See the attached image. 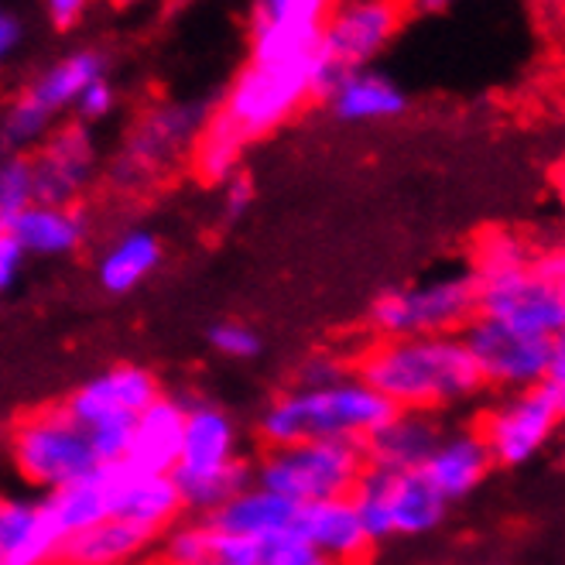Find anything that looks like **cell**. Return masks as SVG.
<instances>
[{"label": "cell", "mask_w": 565, "mask_h": 565, "mask_svg": "<svg viewBox=\"0 0 565 565\" xmlns=\"http://www.w3.org/2000/svg\"><path fill=\"white\" fill-rule=\"evenodd\" d=\"M360 521L367 527L371 542L387 539H422L431 535L449 514V504L439 497L418 470H371L360 477L356 490L350 493Z\"/></svg>", "instance_id": "ba28073f"}, {"label": "cell", "mask_w": 565, "mask_h": 565, "mask_svg": "<svg viewBox=\"0 0 565 565\" xmlns=\"http://www.w3.org/2000/svg\"><path fill=\"white\" fill-rule=\"evenodd\" d=\"M130 425H135V422H107V425L86 428L96 467H120V462H127V452H130Z\"/></svg>", "instance_id": "d590c367"}, {"label": "cell", "mask_w": 565, "mask_h": 565, "mask_svg": "<svg viewBox=\"0 0 565 565\" xmlns=\"http://www.w3.org/2000/svg\"><path fill=\"white\" fill-rule=\"evenodd\" d=\"M8 234L18 241L24 257H70L86 241V216L76 206L31 203L14 216Z\"/></svg>", "instance_id": "cb8c5ba5"}, {"label": "cell", "mask_w": 565, "mask_h": 565, "mask_svg": "<svg viewBox=\"0 0 565 565\" xmlns=\"http://www.w3.org/2000/svg\"><path fill=\"white\" fill-rule=\"evenodd\" d=\"M158 535L124 518H107L79 535L65 539L58 565H135L148 555Z\"/></svg>", "instance_id": "d4e9b609"}, {"label": "cell", "mask_w": 565, "mask_h": 565, "mask_svg": "<svg viewBox=\"0 0 565 565\" xmlns=\"http://www.w3.org/2000/svg\"><path fill=\"white\" fill-rule=\"evenodd\" d=\"M206 124V110L195 104H164L148 110L135 127L114 161V182L138 189L161 172H169L185 158Z\"/></svg>", "instance_id": "8fae6325"}, {"label": "cell", "mask_w": 565, "mask_h": 565, "mask_svg": "<svg viewBox=\"0 0 565 565\" xmlns=\"http://www.w3.org/2000/svg\"><path fill=\"white\" fill-rule=\"evenodd\" d=\"M295 531L319 555L340 562V565H360L374 548L367 527H363V521H360V511L353 508L350 497L298 508Z\"/></svg>", "instance_id": "d6986e66"}, {"label": "cell", "mask_w": 565, "mask_h": 565, "mask_svg": "<svg viewBox=\"0 0 565 565\" xmlns=\"http://www.w3.org/2000/svg\"><path fill=\"white\" fill-rule=\"evenodd\" d=\"M179 497H182V511H192L199 518H210L216 508H223L230 497L241 493L247 483H254L250 477V462L241 456L237 462L220 470H203V473H189V470H175L172 473Z\"/></svg>", "instance_id": "f546056e"}, {"label": "cell", "mask_w": 565, "mask_h": 565, "mask_svg": "<svg viewBox=\"0 0 565 565\" xmlns=\"http://www.w3.org/2000/svg\"><path fill=\"white\" fill-rule=\"evenodd\" d=\"M443 425L436 415L418 412H391L367 439H363V456H367L371 470H418L431 446L439 443Z\"/></svg>", "instance_id": "ffe728a7"}, {"label": "cell", "mask_w": 565, "mask_h": 565, "mask_svg": "<svg viewBox=\"0 0 565 565\" xmlns=\"http://www.w3.org/2000/svg\"><path fill=\"white\" fill-rule=\"evenodd\" d=\"M161 394L164 391L158 377L141 363H114V367L83 381L62 408L83 428H93L107 422H135Z\"/></svg>", "instance_id": "5bb4252c"}, {"label": "cell", "mask_w": 565, "mask_h": 565, "mask_svg": "<svg viewBox=\"0 0 565 565\" xmlns=\"http://www.w3.org/2000/svg\"><path fill=\"white\" fill-rule=\"evenodd\" d=\"M161 558L164 565H210L216 531L206 518L175 521L161 531Z\"/></svg>", "instance_id": "4dcf8cb0"}, {"label": "cell", "mask_w": 565, "mask_h": 565, "mask_svg": "<svg viewBox=\"0 0 565 565\" xmlns=\"http://www.w3.org/2000/svg\"><path fill=\"white\" fill-rule=\"evenodd\" d=\"M52 124H55V117L39 104V99L21 93L8 107L4 120H0V141H4L8 151L18 154L31 145H42L52 135Z\"/></svg>", "instance_id": "1f68e13d"}, {"label": "cell", "mask_w": 565, "mask_h": 565, "mask_svg": "<svg viewBox=\"0 0 565 565\" xmlns=\"http://www.w3.org/2000/svg\"><path fill=\"white\" fill-rule=\"evenodd\" d=\"M179 514H182V497L172 473H141L124 462L114 518L138 524L151 531V535H161L164 527L179 521Z\"/></svg>", "instance_id": "484cf974"}, {"label": "cell", "mask_w": 565, "mask_h": 565, "mask_svg": "<svg viewBox=\"0 0 565 565\" xmlns=\"http://www.w3.org/2000/svg\"><path fill=\"white\" fill-rule=\"evenodd\" d=\"M363 473H367L363 446L343 439L275 446L264 449L257 462H250L254 483L285 497L295 508L350 497Z\"/></svg>", "instance_id": "277c9868"}, {"label": "cell", "mask_w": 565, "mask_h": 565, "mask_svg": "<svg viewBox=\"0 0 565 565\" xmlns=\"http://www.w3.org/2000/svg\"><path fill=\"white\" fill-rule=\"evenodd\" d=\"M394 408L356 374L322 387H291L264 405L257 436L264 449L298 443H363Z\"/></svg>", "instance_id": "7a4b0ae2"}, {"label": "cell", "mask_w": 565, "mask_h": 565, "mask_svg": "<svg viewBox=\"0 0 565 565\" xmlns=\"http://www.w3.org/2000/svg\"><path fill=\"white\" fill-rule=\"evenodd\" d=\"M257 555H260V542L237 539V535H220L216 531L210 565H257Z\"/></svg>", "instance_id": "f35d334b"}, {"label": "cell", "mask_w": 565, "mask_h": 565, "mask_svg": "<svg viewBox=\"0 0 565 565\" xmlns=\"http://www.w3.org/2000/svg\"><path fill=\"white\" fill-rule=\"evenodd\" d=\"M120 470H124V462L120 467H96L86 477L42 497L62 539H73V535H79V531L114 518Z\"/></svg>", "instance_id": "7402d4cb"}, {"label": "cell", "mask_w": 565, "mask_h": 565, "mask_svg": "<svg viewBox=\"0 0 565 565\" xmlns=\"http://www.w3.org/2000/svg\"><path fill=\"white\" fill-rule=\"evenodd\" d=\"M210 347L223 356V360H254L260 356L264 343L257 337V329L247 326V322H237V319H223L210 329Z\"/></svg>", "instance_id": "836d02e7"}, {"label": "cell", "mask_w": 565, "mask_h": 565, "mask_svg": "<svg viewBox=\"0 0 565 565\" xmlns=\"http://www.w3.org/2000/svg\"><path fill=\"white\" fill-rule=\"evenodd\" d=\"M353 374L367 381L394 412L418 415L452 412L483 391L462 337L374 340L356 356Z\"/></svg>", "instance_id": "6da1fadb"}, {"label": "cell", "mask_w": 565, "mask_h": 565, "mask_svg": "<svg viewBox=\"0 0 565 565\" xmlns=\"http://www.w3.org/2000/svg\"><path fill=\"white\" fill-rule=\"evenodd\" d=\"M31 161V189L39 203L76 206V199L89 189L96 175V145L86 124H65L49 135Z\"/></svg>", "instance_id": "9a60e30c"}, {"label": "cell", "mask_w": 565, "mask_h": 565, "mask_svg": "<svg viewBox=\"0 0 565 565\" xmlns=\"http://www.w3.org/2000/svg\"><path fill=\"white\" fill-rule=\"evenodd\" d=\"M473 288H477V316L511 326L524 332V337L562 340L565 285L545 281L531 260L521 264V268L473 278Z\"/></svg>", "instance_id": "30bf717a"}, {"label": "cell", "mask_w": 565, "mask_h": 565, "mask_svg": "<svg viewBox=\"0 0 565 565\" xmlns=\"http://www.w3.org/2000/svg\"><path fill=\"white\" fill-rule=\"evenodd\" d=\"M241 459V428L220 402H185V425H182V452L179 467L189 473L220 470ZM172 470V473H175Z\"/></svg>", "instance_id": "ac0fdd59"}, {"label": "cell", "mask_w": 565, "mask_h": 565, "mask_svg": "<svg viewBox=\"0 0 565 565\" xmlns=\"http://www.w3.org/2000/svg\"><path fill=\"white\" fill-rule=\"evenodd\" d=\"M298 508L285 497L264 490L257 483H247L241 493H234L223 508H216L206 521L220 535H237L250 542H268L285 531H295Z\"/></svg>", "instance_id": "603a6c76"}, {"label": "cell", "mask_w": 565, "mask_h": 565, "mask_svg": "<svg viewBox=\"0 0 565 565\" xmlns=\"http://www.w3.org/2000/svg\"><path fill=\"white\" fill-rule=\"evenodd\" d=\"M24 271V250L11 234H0V295L11 291Z\"/></svg>", "instance_id": "60d3db41"}, {"label": "cell", "mask_w": 565, "mask_h": 565, "mask_svg": "<svg viewBox=\"0 0 565 565\" xmlns=\"http://www.w3.org/2000/svg\"><path fill=\"white\" fill-rule=\"evenodd\" d=\"M161 241L145 226L124 230V234L107 244V250L96 260V281L107 295H130L138 291L158 268H161Z\"/></svg>", "instance_id": "4316f807"}, {"label": "cell", "mask_w": 565, "mask_h": 565, "mask_svg": "<svg viewBox=\"0 0 565 565\" xmlns=\"http://www.w3.org/2000/svg\"><path fill=\"white\" fill-rule=\"evenodd\" d=\"M182 425L185 402L172 394H161L130 425V452L127 467L141 473H172L182 452Z\"/></svg>", "instance_id": "44dd1931"}, {"label": "cell", "mask_w": 565, "mask_h": 565, "mask_svg": "<svg viewBox=\"0 0 565 565\" xmlns=\"http://www.w3.org/2000/svg\"><path fill=\"white\" fill-rule=\"evenodd\" d=\"M326 99L332 104V114L350 124L391 120V117H402L408 107V99L402 89H397V83H391L387 76L371 73V70L347 73L337 86H332V93Z\"/></svg>", "instance_id": "83f0119b"}, {"label": "cell", "mask_w": 565, "mask_h": 565, "mask_svg": "<svg viewBox=\"0 0 565 565\" xmlns=\"http://www.w3.org/2000/svg\"><path fill=\"white\" fill-rule=\"evenodd\" d=\"M257 565H340V562L319 555L298 531H285V535L260 542Z\"/></svg>", "instance_id": "e575fe53"}, {"label": "cell", "mask_w": 565, "mask_h": 565, "mask_svg": "<svg viewBox=\"0 0 565 565\" xmlns=\"http://www.w3.org/2000/svg\"><path fill=\"white\" fill-rule=\"evenodd\" d=\"M114 107H117V89H114V83H110L107 76H104V79H96V83H89V86L79 93L76 104H73L79 124L107 120V117L114 114Z\"/></svg>", "instance_id": "8d00e7d4"}, {"label": "cell", "mask_w": 565, "mask_h": 565, "mask_svg": "<svg viewBox=\"0 0 565 565\" xmlns=\"http://www.w3.org/2000/svg\"><path fill=\"white\" fill-rule=\"evenodd\" d=\"M459 337L477 363V374H480L483 387H497L508 394L542 384L552 367L565 363L562 340L524 337V332L501 326L493 319H483V316H477Z\"/></svg>", "instance_id": "9c48e42d"}, {"label": "cell", "mask_w": 565, "mask_h": 565, "mask_svg": "<svg viewBox=\"0 0 565 565\" xmlns=\"http://www.w3.org/2000/svg\"><path fill=\"white\" fill-rule=\"evenodd\" d=\"M11 467L21 483L45 493L96 470L86 428L62 405L24 415L11 431Z\"/></svg>", "instance_id": "52a82bcc"}, {"label": "cell", "mask_w": 565, "mask_h": 565, "mask_svg": "<svg viewBox=\"0 0 565 565\" xmlns=\"http://www.w3.org/2000/svg\"><path fill=\"white\" fill-rule=\"evenodd\" d=\"M473 319H477V288L470 271L431 275L412 285L387 288L367 309V326L377 340L459 337Z\"/></svg>", "instance_id": "5b68a950"}, {"label": "cell", "mask_w": 565, "mask_h": 565, "mask_svg": "<svg viewBox=\"0 0 565 565\" xmlns=\"http://www.w3.org/2000/svg\"><path fill=\"white\" fill-rule=\"evenodd\" d=\"M337 83L340 76L329 70L326 58L312 65H275L247 58L210 120L247 148L250 141L271 135L275 127L295 117L309 99H326Z\"/></svg>", "instance_id": "3957f363"}, {"label": "cell", "mask_w": 565, "mask_h": 565, "mask_svg": "<svg viewBox=\"0 0 565 565\" xmlns=\"http://www.w3.org/2000/svg\"><path fill=\"white\" fill-rule=\"evenodd\" d=\"M347 363L337 356V353H309L302 363H298V377H295V387H322V384H332V381H340L347 377Z\"/></svg>", "instance_id": "74e56055"}, {"label": "cell", "mask_w": 565, "mask_h": 565, "mask_svg": "<svg viewBox=\"0 0 565 565\" xmlns=\"http://www.w3.org/2000/svg\"><path fill=\"white\" fill-rule=\"evenodd\" d=\"M62 535L42 497H0V562L58 565Z\"/></svg>", "instance_id": "e0dca14e"}, {"label": "cell", "mask_w": 565, "mask_h": 565, "mask_svg": "<svg viewBox=\"0 0 565 565\" xmlns=\"http://www.w3.org/2000/svg\"><path fill=\"white\" fill-rule=\"evenodd\" d=\"M562 412H565V363L552 367L542 384L504 394L477 428L493 467L518 470L524 462L539 459L555 439Z\"/></svg>", "instance_id": "8992f818"}, {"label": "cell", "mask_w": 565, "mask_h": 565, "mask_svg": "<svg viewBox=\"0 0 565 565\" xmlns=\"http://www.w3.org/2000/svg\"><path fill=\"white\" fill-rule=\"evenodd\" d=\"M452 0H408V11H418V14H436L443 8H449Z\"/></svg>", "instance_id": "ee69618b"}, {"label": "cell", "mask_w": 565, "mask_h": 565, "mask_svg": "<svg viewBox=\"0 0 565 565\" xmlns=\"http://www.w3.org/2000/svg\"><path fill=\"white\" fill-rule=\"evenodd\" d=\"M89 11V0H45V14L58 31H73Z\"/></svg>", "instance_id": "b9f144b4"}, {"label": "cell", "mask_w": 565, "mask_h": 565, "mask_svg": "<svg viewBox=\"0 0 565 565\" xmlns=\"http://www.w3.org/2000/svg\"><path fill=\"white\" fill-rule=\"evenodd\" d=\"M24 39V28L11 11H0V65H4Z\"/></svg>", "instance_id": "7bdbcfd3"}, {"label": "cell", "mask_w": 565, "mask_h": 565, "mask_svg": "<svg viewBox=\"0 0 565 565\" xmlns=\"http://www.w3.org/2000/svg\"><path fill=\"white\" fill-rule=\"evenodd\" d=\"M250 203H254V185H250V179L244 172L230 175L220 185V210H223L226 220H241L250 210Z\"/></svg>", "instance_id": "ab89813d"}, {"label": "cell", "mask_w": 565, "mask_h": 565, "mask_svg": "<svg viewBox=\"0 0 565 565\" xmlns=\"http://www.w3.org/2000/svg\"><path fill=\"white\" fill-rule=\"evenodd\" d=\"M117 4H124V0H117Z\"/></svg>", "instance_id": "f6af8a7d"}, {"label": "cell", "mask_w": 565, "mask_h": 565, "mask_svg": "<svg viewBox=\"0 0 565 565\" xmlns=\"http://www.w3.org/2000/svg\"><path fill=\"white\" fill-rule=\"evenodd\" d=\"M493 470L490 452L480 439L477 428H452L443 431L439 443L431 446L418 473L439 490L446 504L467 501L470 493H477Z\"/></svg>", "instance_id": "2e32d148"}, {"label": "cell", "mask_w": 565, "mask_h": 565, "mask_svg": "<svg viewBox=\"0 0 565 565\" xmlns=\"http://www.w3.org/2000/svg\"><path fill=\"white\" fill-rule=\"evenodd\" d=\"M408 0H337L322 24V58L340 79L367 70V62L397 35Z\"/></svg>", "instance_id": "4fadbf2b"}, {"label": "cell", "mask_w": 565, "mask_h": 565, "mask_svg": "<svg viewBox=\"0 0 565 565\" xmlns=\"http://www.w3.org/2000/svg\"><path fill=\"white\" fill-rule=\"evenodd\" d=\"M35 199L31 189V161L24 154L8 151L0 158V234H8L14 216Z\"/></svg>", "instance_id": "d6a6232c"}, {"label": "cell", "mask_w": 565, "mask_h": 565, "mask_svg": "<svg viewBox=\"0 0 565 565\" xmlns=\"http://www.w3.org/2000/svg\"><path fill=\"white\" fill-rule=\"evenodd\" d=\"M107 76V58L104 52H96V49H76L70 55H62L58 62H52L49 70L31 83V89H24L31 99H39V104L58 117L62 110H70L79 93L96 83V79H104Z\"/></svg>", "instance_id": "f1b7e54d"}, {"label": "cell", "mask_w": 565, "mask_h": 565, "mask_svg": "<svg viewBox=\"0 0 565 565\" xmlns=\"http://www.w3.org/2000/svg\"><path fill=\"white\" fill-rule=\"evenodd\" d=\"M337 0H254L250 62L309 65L322 58V24Z\"/></svg>", "instance_id": "7c38bea8"}, {"label": "cell", "mask_w": 565, "mask_h": 565, "mask_svg": "<svg viewBox=\"0 0 565 565\" xmlns=\"http://www.w3.org/2000/svg\"><path fill=\"white\" fill-rule=\"evenodd\" d=\"M0 565H4V562H0Z\"/></svg>", "instance_id": "bcb514c9"}]
</instances>
